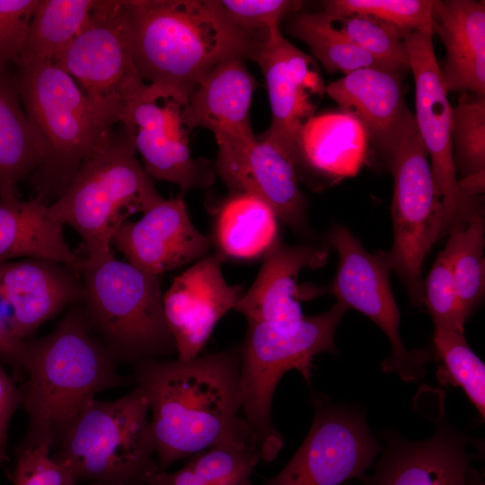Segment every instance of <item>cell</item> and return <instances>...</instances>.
I'll list each match as a JSON object with an SVG mask.
<instances>
[{"instance_id":"cell-36","label":"cell","mask_w":485,"mask_h":485,"mask_svg":"<svg viewBox=\"0 0 485 485\" xmlns=\"http://www.w3.org/2000/svg\"><path fill=\"white\" fill-rule=\"evenodd\" d=\"M433 0H331L324 13L332 18L368 15L392 24L405 32H432Z\"/></svg>"},{"instance_id":"cell-29","label":"cell","mask_w":485,"mask_h":485,"mask_svg":"<svg viewBox=\"0 0 485 485\" xmlns=\"http://www.w3.org/2000/svg\"><path fill=\"white\" fill-rule=\"evenodd\" d=\"M94 4L95 0H40L20 65L55 64L86 25Z\"/></svg>"},{"instance_id":"cell-4","label":"cell","mask_w":485,"mask_h":485,"mask_svg":"<svg viewBox=\"0 0 485 485\" xmlns=\"http://www.w3.org/2000/svg\"><path fill=\"white\" fill-rule=\"evenodd\" d=\"M12 77L43 146V159L31 175L35 198L49 205L64 192L82 163L109 142L114 126L73 77L55 64L20 65Z\"/></svg>"},{"instance_id":"cell-12","label":"cell","mask_w":485,"mask_h":485,"mask_svg":"<svg viewBox=\"0 0 485 485\" xmlns=\"http://www.w3.org/2000/svg\"><path fill=\"white\" fill-rule=\"evenodd\" d=\"M119 124L153 178L178 185L181 191L209 186L215 170L194 159L190 148L192 123L190 96L162 84H146L125 110Z\"/></svg>"},{"instance_id":"cell-23","label":"cell","mask_w":485,"mask_h":485,"mask_svg":"<svg viewBox=\"0 0 485 485\" xmlns=\"http://www.w3.org/2000/svg\"><path fill=\"white\" fill-rule=\"evenodd\" d=\"M401 74L360 68L325 86V93L364 127L368 140L382 154L410 112L406 105Z\"/></svg>"},{"instance_id":"cell-9","label":"cell","mask_w":485,"mask_h":485,"mask_svg":"<svg viewBox=\"0 0 485 485\" xmlns=\"http://www.w3.org/2000/svg\"><path fill=\"white\" fill-rule=\"evenodd\" d=\"M393 178V243L380 251L407 289L411 303L424 304L423 260L441 238L444 208L428 151L410 112L383 154Z\"/></svg>"},{"instance_id":"cell-30","label":"cell","mask_w":485,"mask_h":485,"mask_svg":"<svg viewBox=\"0 0 485 485\" xmlns=\"http://www.w3.org/2000/svg\"><path fill=\"white\" fill-rule=\"evenodd\" d=\"M287 30L291 35L307 44L329 71L347 75L360 68L386 70L372 56L353 43L323 11L293 15Z\"/></svg>"},{"instance_id":"cell-11","label":"cell","mask_w":485,"mask_h":485,"mask_svg":"<svg viewBox=\"0 0 485 485\" xmlns=\"http://www.w3.org/2000/svg\"><path fill=\"white\" fill-rule=\"evenodd\" d=\"M326 238L339 256L336 275L326 287L300 288L302 300L328 293L348 309L360 312L384 331L391 343L392 353L382 363V370L396 372L404 381L422 378L432 354L404 347L399 333L400 312L390 284L391 270L380 251H367L350 230L340 225L332 226Z\"/></svg>"},{"instance_id":"cell-17","label":"cell","mask_w":485,"mask_h":485,"mask_svg":"<svg viewBox=\"0 0 485 485\" xmlns=\"http://www.w3.org/2000/svg\"><path fill=\"white\" fill-rule=\"evenodd\" d=\"M224 261L216 253L196 261L163 295L164 317L179 360L199 356L216 323L234 309L244 293L242 287L226 283L221 269Z\"/></svg>"},{"instance_id":"cell-7","label":"cell","mask_w":485,"mask_h":485,"mask_svg":"<svg viewBox=\"0 0 485 485\" xmlns=\"http://www.w3.org/2000/svg\"><path fill=\"white\" fill-rule=\"evenodd\" d=\"M163 199L126 134L113 133L48 208L53 219L78 233L86 257L95 258L111 253L112 240L129 216Z\"/></svg>"},{"instance_id":"cell-38","label":"cell","mask_w":485,"mask_h":485,"mask_svg":"<svg viewBox=\"0 0 485 485\" xmlns=\"http://www.w3.org/2000/svg\"><path fill=\"white\" fill-rule=\"evenodd\" d=\"M424 304L435 329L463 331L468 319L462 308L451 265L443 249L435 260L424 283Z\"/></svg>"},{"instance_id":"cell-43","label":"cell","mask_w":485,"mask_h":485,"mask_svg":"<svg viewBox=\"0 0 485 485\" xmlns=\"http://www.w3.org/2000/svg\"><path fill=\"white\" fill-rule=\"evenodd\" d=\"M146 485H209L197 475L186 463L178 471H157Z\"/></svg>"},{"instance_id":"cell-21","label":"cell","mask_w":485,"mask_h":485,"mask_svg":"<svg viewBox=\"0 0 485 485\" xmlns=\"http://www.w3.org/2000/svg\"><path fill=\"white\" fill-rule=\"evenodd\" d=\"M328 252L313 245L285 244L281 239L265 253L254 282L243 293L234 310L247 322H294L304 315L297 278L303 269L324 265Z\"/></svg>"},{"instance_id":"cell-41","label":"cell","mask_w":485,"mask_h":485,"mask_svg":"<svg viewBox=\"0 0 485 485\" xmlns=\"http://www.w3.org/2000/svg\"><path fill=\"white\" fill-rule=\"evenodd\" d=\"M22 404L21 389L0 365V464L8 460V428L16 409Z\"/></svg>"},{"instance_id":"cell-45","label":"cell","mask_w":485,"mask_h":485,"mask_svg":"<svg viewBox=\"0 0 485 485\" xmlns=\"http://www.w3.org/2000/svg\"><path fill=\"white\" fill-rule=\"evenodd\" d=\"M91 485H109V484L100 483V482H92Z\"/></svg>"},{"instance_id":"cell-24","label":"cell","mask_w":485,"mask_h":485,"mask_svg":"<svg viewBox=\"0 0 485 485\" xmlns=\"http://www.w3.org/2000/svg\"><path fill=\"white\" fill-rule=\"evenodd\" d=\"M256 85L243 58L233 57L216 65L190 95L194 128L211 130L217 143L256 137L250 122Z\"/></svg>"},{"instance_id":"cell-34","label":"cell","mask_w":485,"mask_h":485,"mask_svg":"<svg viewBox=\"0 0 485 485\" xmlns=\"http://www.w3.org/2000/svg\"><path fill=\"white\" fill-rule=\"evenodd\" d=\"M261 461L254 437L225 441L190 457L186 464L209 485H251Z\"/></svg>"},{"instance_id":"cell-46","label":"cell","mask_w":485,"mask_h":485,"mask_svg":"<svg viewBox=\"0 0 485 485\" xmlns=\"http://www.w3.org/2000/svg\"><path fill=\"white\" fill-rule=\"evenodd\" d=\"M342 485H350V484H349V483H348V484H345V483H344V484H342Z\"/></svg>"},{"instance_id":"cell-8","label":"cell","mask_w":485,"mask_h":485,"mask_svg":"<svg viewBox=\"0 0 485 485\" xmlns=\"http://www.w3.org/2000/svg\"><path fill=\"white\" fill-rule=\"evenodd\" d=\"M148 413L146 397L136 386L114 401L94 398L82 409L52 457L77 481L146 485L159 471Z\"/></svg>"},{"instance_id":"cell-20","label":"cell","mask_w":485,"mask_h":485,"mask_svg":"<svg viewBox=\"0 0 485 485\" xmlns=\"http://www.w3.org/2000/svg\"><path fill=\"white\" fill-rule=\"evenodd\" d=\"M384 439L374 473L359 480L364 485H468V438L448 424H437L434 436L424 441L393 433Z\"/></svg>"},{"instance_id":"cell-35","label":"cell","mask_w":485,"mask_h":485,"mask_svg":"<svg viewBox=\"0 0 485 485\" xmlns=\"http://www.w3.org/2000/svg\"><path fill=\"white\" fill-rule=\"evenodd\" d=\"M332 19L353 43L386 70L401 74L410 69V57L404 42V36L409 32L368 15L354 14Z\"/></svg>"},{"instance_id":"cell-44","label":"cell","mask_w":485,"mask_h":485,"mask_svg":"<svg viewBox=\"0 0 485 485\" xmlns=\"http://www.w3.org/2000/svg\"><path fill=\"white\" fill-rule=\"evenodd\" d=\"M467 479L468 485H484L482 476L476 469H469Z\"/></svg>"},{"instance_id":"cell-39","label":"cell","mask_w":485,"mask_h":485,"mask_svg":"<svg viewBox=\"0 0 485 485\" xmlns=\"http://www.w3.org/2000/svg\"><path fill=\"white\" fill-rule=\"evenodd\" d=\"M40 0H0V75L19 66L29 24Z\"/></svg>"},{"instance_id":"cell-5","label":"cell","mask_w":485,"mask_h":485,"mask_svg":"<svg viewBox=\"0 0 485 485\" xmlns=\"http://www.w3.org/2000/svg\"><path fill=\"white\" fill-rule=\"evenodd\" d=\"M79 274L84 314L117 364L176 355L159 277L112 253L84 257Z\"/></svg>"},{"instance_id":"cell-33","label":"cell","mask_w":485,"mask_h":485,"mask_svg":"<svg viewBox=\"0 0 485 485\" xmlns=\"http://www.w3.org/2000/svg\"><path fill=\"white\" fill-rule=\"evenodd\" d=\"M451 139L460 179L485 172V96L461 93L451 108Z\"/></svg>"},{"instance_id":"cell-26","label":"cell","mask_w":485,"mask_h":485,"mask_svg":"<svg viewBox=\"0 0 485 485\" xmlns=\"http://www.w3.org/2000/svg\"><path fill=\"white\" fill-rule=\"evenodd\" d=\"M368 137L361 123L343 113L314 116L301 131L298 164L323 177L355 176L367 155Z\"/></svg>"},{"instance_id":"cell-22","label":"cell","mask_w":485,"mask_h":485,"mask_svg":"<svg viewBox=\"0 0 485 485\" xmlns=\"http://www.w3.org/2000/svg\"><path fill=\"white\" fill-rule=\"evenodd\" d=\"M432 31L445 48L440 70L447 93L485 96L484 1H434Z\"/></svg>"},{"instance_id":"cell-15","label":"cell","mask_w":485,"mask_h":485,"mask_svg":"<svg viewBox=\"0 0 485 485\" xmlns=\"http://www.w3.org/2000/svg\"><path fill=\"white\" fill-rule=\"evenodd\" d=\"M217 144L215 168L228 187L260 198L296 234L313 237L298 184L296 158L265 138Z\"/></svg>"},{"instance_id":"cell-3","label":"cell","mask_w":485,"mask_h":485,"mask_svg":"<svg viewBox=\"0 0 485 485\" xmlns=\"http://www.w3.org/2000/svg\"><path fill=\"white\" fill-rule=\"evenodd\" d=\"M133 57L146 84L175 87L189 96L219 63L250 57L260 44L235 27L215 0L124 1Z\"/></svg>"},{"instance_id":"cell-37","label":"cell","mask_w":485,"mask_h":485,"mask_svg":"<svg viewBox=\"0 0 485 485\" xmlns=\"http://www.w3.org/2000/svg\"><path fill=\"white\" fill-rule=\"evenodd\" d=\"M221 13L239 30L262 44L278 35L279 22L303 5L296 0H215Z\"/></svg>"},{"instance_id":"cell-16","label":"cell","mask_w":485,"mask_h":485,"mask_svg":"<svg viewBox=\"0 0 485 485\" xmlns=\"http://www.w3.org/2000/svg\"><path fill=\"white\" fill-rule=\"evenodd\" d=\"M250 58L266 80L271 123L265 139L279 146L297 160L302 129L315 115L325 85L315 60L282 33L260 44Z\"/></svg>"},{"instance_id":"cell-1","label":"cell","mask_w":485,"mask_h":485,"mask_svg":"<svg viewBox=\"0 0 485 485\" xmlns=\"http://www.w3.org/2000/svg\"><path fill=\"white\" fill-rule=\"evenodd\" d=\"M240 363L236 345L190 360L149 358L133 366L151 412L159 471L225 441L254 437L242 415Z\"/></svg>"},{"instance_id":"cell-10","label":"cell","mask_w":485,"mask_h":485,"mask_svg":"<svg viewBox=\"0 0 485 485\" xmlns=\"http://www.w3.org/2000/svg\"><path fill=\"white\" fill-rule=\"evenodd\" d=\"M73 79L110 125L146 83L135 64L124 1L95 0L89 20L55 63Z\"/></svg>"},{"instance_id":"cell-14","label":"cell","mask_w":485,"mask_h":485,"mask_svg":"<svg viewBox=\"0 0 485 485\" xmlns=\"http://www.w3.org/2000/svg\"><path fill=\"white\" fill-rule=\"evenodd\" d=\"M314 415L304 442L284 468L261 485H342L360 480L381 447L359 409L313 393Z\"/></svg>"},{"instance_id":"cell-42","label":"cell","mask_w":485,"mask_h":485,"mask_svg":"<svg viewBox=\"0 0 485 485\" xmlns=\"http://www.w3.org/2000/svg\"><path fill=\"white\" fill-rule=\"evenodd\" d=\"M26 342L17 339L0 313V361L25 374Z\"/></svg>"},{"instance_id":"cell-13","label":"cell","mask_w":485,"mask_h":485,"mask_svg":"<svg viewBox=\"0 0 485 485\" xmlns=\"http://www.w3.org/2000/svg\"><path fill=\"white\" fill-rule=\"evenodd\" d=\"M432 38V32L414 31L405 34L404 42L415 82L414 118L431 158L430 166L444 208L442 238L466 227L473 218L482 216V209L481 200L464 194L458 185L451 139L452 106Z\"/></svg>"},{"instance_id":"cell-19","label":"cell","mask_w":485,"mask_h":485,"mask_svg":"<svg viewBox=\"0 0 485 485\" xmlns=\"http://www.w3.org/2000/svg\"><path fill=\"white\" fill-rule=\"evenodd\" d=\"M83 293L79 272L66 264L44 259L0 263V300L11 309L5 321L22 341L66 307L80 303Z\"/></svg>"},{"instance_id":"cell-31","label":"cell","mask_w":485,"mask_h":485,"mask_svg":"<svg viewBox=\"0 0 485 485\" xmlns=\"http://www.w3.org/2000/svg\"><path fill=\"white\" fill-rule=\"evenodd\" d=\"M445 251L465 316L481 303L485 287L483 216L473 218L462 230L448 235Z\"/></svg>"},{"instance_id":"cell-2","label":"cell","mask_w":485,"mask_h":485,"mask_svg":"<svg viewBox=\"0 0 485 485\" xmlns=\"http://www.w3.org/2000/svg\"><path fill=\"white\" fill-rule=\"evenodd\" d=\"M22 404L29 427L21 446L57 447L82 409L128 379L88 323L80 303L48 335L25 340Z\"/></svg>"},{"instance_id":"cell-6","label":"cell","mask_w":485,"mask_h":485,"mask_svg":"<svg viewBox=\"0 0 485 485\" xmlns=\"http://www.w3.org/2000/svg\"><path fill=\"white\" fill-rule=\"evenodd\" d=\"M347 310L336 302L324 313L294 322H248L240 345L242 415L257 441L261 461H274L284 445L271 419L278 384L295 369L311 384L313 357L322 352L337 354L334 336Z\"/></svg>"},{"instance_id":"cell-40","label":"cell","mask_w":485,"mask_h":485,"mask_svg":"<svg viewBox=\"0 0 485 485\" xmlns=\"http://www.w3.org/2000/svg\"><path fill=\"white\" fill-rule=\"evenodd\" d=\"M46 445L20 446L13 485H75L74 474L56 462Z\"/></svg>"},{"instance_id":"cell-32","label":"cell","mask_w":485,"mask_h":485,"mask_svg":"<svg viewBox=\"0 0 485 485\" xmlns=\"http://www.w3.org/2000/svg\"><path fill=\"white\" fill-rule=\"evenodd\" d=\"M433 340L443 362L437 370L439 381L461 387L484 419L485 366L470 348L463 331L435 329Z\"/></svg>"},{"instance_id":"cell-27","label":"cell","mask_w":485,"mask_h":485,"mask_svg":"<svg viewBox=\"0 0 485 485\" xmlns=\"http://www.w3.org/2000/svg\"><path fill=\"white\" fill-rule=\"evenodd\" d=\"M209 237L225 260L259 259L280 239L278 217L260 198L235 191L213 211Z\"/></svg>"},{"instance_id":"cell-25","label":"cell","mask_w":485,"mask_h":485,"mask_svg":"<svg viewBox=\"0 0 485 485\" xmlns=\"http://www.w3.org/2000/svg\"><path fill=\"white\" fill-rule=\"evenodd\" d=\"M48 206L37 198H0V263L22 257L44 259L79 272L84 258L70 249L63 225L51 217Z\"/></svg>"},{"instance_id":"cell-28","label":"cell","mask_w":485,"mask_h":485,"mask_svg":"<svg viewBox=\"0 0 485 485\" xmlns=\"http://www.w3.org/2000/svg\"><path fill=\"white\" fill-rule=\"evenodd\" d=\"M12 74L0 75V198H19V184L34 173L44 154Z\"/></svg>"},{"instance_id":"cell-18","label":"cell","mask_w":485,"mask_h":485,"mask_svg":"<svg viewBox=\"0 0 485 485\" xmlns=\"http://www.w3.org/2000/svg\"><path fill=\"white\" fill-rule=\"evenodd\" d=\"M111 244L128 263L157 277L207 257L212 245L190 221L181 198H163L138 221L124 223Z\"/></svg>"}]
</instances>
